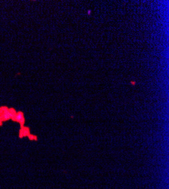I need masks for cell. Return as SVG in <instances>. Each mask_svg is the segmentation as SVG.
<instances>
[{
	"label": "cell",
	"instance_id": "obj_1",
	"mask_svg": "<svg viewBox=\"0 0 169 189\" xmlns=\"http://www.w3.org/2000/svg\"><path fill=\"white\" fill-rule=\"evenodd\" d=\"M11 120H13L14 121L18 122L19 123H21V126H23V125H24V114H23L22 112H18V113H16L15 117L14 118H12Z\"/></svg>",
	"mask_w": 169,
	"mask_h": 189
},
{
	"label": "cell",
	"instance_id": "obj_2",
	"mask_svg": "<svg viewBox=\"0 0 169 189\" xmlns=\"http://www.w3.org/2000/svg\"><path fill=\"white\" fill-rule=\"evenodd\" d=\"M30 135V130L27 127L21 126V131H20V138H22L23 136H28Z\"/></svg>",
	"mask_w": 169,
	"mask_h": 189
},
{
	"label": "cell",
	"instance_id": "obj_3",
	"mask_svg": "<svg viewBox=\"0 0 169 189\" xmlns=\"http://www.w3.org/2000/svg\"><path fill=\"white\" fill-rule=\"evenodd\" d=\"M28 137H29V138L31 140H36V139H37V138H36L35 135H31V134L28 135Z\"/></svg>",
	"mask_w": 169,
	"mask_h": 189
},
{
	"label": "cell",
	"instance_id": "obj_4",
	"mask_svg": "<svg viewBox=\"0 0 169 189\" xmlns=\"http://www.w3.org/2000/svg\"><path fill=\"white\" fill-rule=\"evenodd\" d=\"M130 84H131V85H135V84H136V82H135V81L134 82H133V81L130 82Z\"/></svg>",
	"mask_w": 169,
	"mask_h": 189
}]
</instances>
